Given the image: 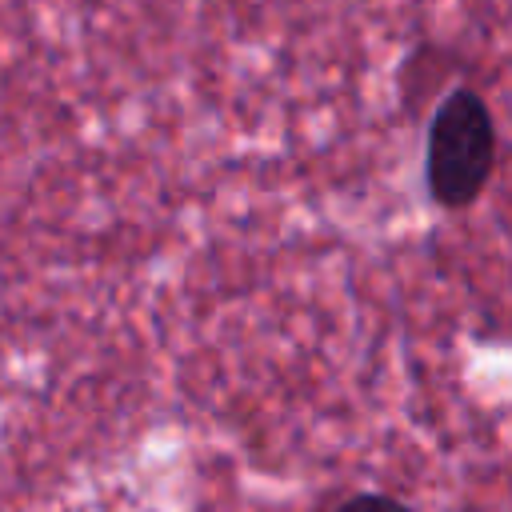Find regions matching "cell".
Returning <instances> with one entry per match:
<instances>
[{
    "label": "cell",
    "instance_id": "1",
    "mask_svg": "<svg viewBox=\"0 0 512 512\" xmlns=\"http://www.w3.org/2000/svg\"><path fill=\"white\" fill-rule=\"evenodd\" d=\"M496 168V124L480 92L452 88L428 124L424 180L440 208H468Z\"/></svg>",
    "mask_w": 512,
    "mask_h": 512
},
{
    "label": "cell",
    "instance_id": "2",
    "mask_svg": "<svg viewBox=\"0 0 512 512\" xmlns=\"http://www.w3.org/2000/svg\"><path fill=\"white\" fill-rule=\"evenodd\" d=\"M336 512H412V508L404 500H396V496H384V492H356Z\"/></svg>",
    "mask_w": 512,
    "mask_h": 512
}]
</instances>
